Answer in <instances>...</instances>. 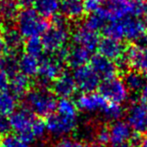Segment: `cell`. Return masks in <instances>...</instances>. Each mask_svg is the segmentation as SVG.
Wrapping results in <instances>:
<instances>
[{"label":"cell","mask_w":147,"mask_h":147,"mask_svg":"<svg viewBox=\"0 0 147 147\" xmlns=\"http://www.w3.org/2000/svg\"><path fill=\"white\" fill-rule=\"evenodd\" d=\"M62 62L53 55V57H44L40 59L38 72V86L41 88H47L50 83H53L61 75Z\"/></svg>","instance_id":"obj_8"},{"label":"cell","mask_w":147,"mask_h":147,"mask_svg":"<svg viewBox=\"0 0 147 147\" xmlns=\"http://www.w3.org/2000/svg\"><path fill=\"white\" fill-rule=\"evenodd\" d=\"M95 140L97 143L104 144L106 145L109 142V130L105 126H101V127L97 128L96 133H95Z\"/></svg>","instance_id":"obj_33"},{"label":"cell","mask_w":147,"mask_h":147,"mask_svg":"<svg viewBox=\"0 0 147 147\" xmlns=\"http://www.w3.org/2000/svg\"><path fill=\"white\" fill-rule=\"evenodd\" d=\"M46 125H45V122L41 121V120L36 119L32 126V133L34 136L35 140L37 139H42L44 137L45 133H46Z\"/></svg>","instance_id":"obj_32"},{"label":"cell","mask_w":147,"mask_h":147,"mask_svg":"<svg viewBox=\"0 0 147 147\" xmlns=\"http://www.w3.org/2000/svg\"><path fill=\"white\" fill-rule=\"evenodd\" d=\"M132 1L135 2V3H144L145 0H132Z\"/></svg>","instance_id":"obj_45"},{"label":"cell","mask_w":147,"mask_h":147,"mask_svg":"<svg viewBox=\"0 0 147 147\" xmlns=\"http://www.w3.org/2000/svg\"><path fill=\"white\" fill-rule=\"evenodd\" d=\"M36 118L34 114L25 107L15 110L9 117L11 130L30 144L35 141L32 133V126Z\"/></svg>","instance_id":"obj_6"},{"label":"cell","mask_w":147,"mask_h":147,"mask_svg":"<svg viewBox=\"0 0 147 147\" xmlns=\"http://www.w3.org/2000/svg\"><path fill=\"white\" fill-rule=\"evenodd\" d=\"M77 1H81V0H77Z\"/></svg>","instance_id":"obj_48"},{"label":"cell","mask_w":147,"mask_h":147,"mask_svg":"<svg viewBox=\"0 0 147 147\" xmlns=\"http://www.w3.org/2000/svg\"><path fill=\"white\" fill-rule=\"evenodd\" d=\"M125 55L132 69L147 75V45L127 46Z\"/></svg>","instance_id":"obj_16"},{"label":"cell","mask_w":147,"mask_h":147,"mask_svg":"<svg viewBox=\"0 0 147 147\" xmlns=\"http://www.w3.org/2000/svg\"><path fill=\"white\" fill-rule=\"evenodd\" d=\"M109 102L100 93H83L76 100V106L86 113H100L102 115Z\"/></svg>","instance_id":"obj_10"},{"label":"cell","mask_w":147,"mask_h":147,"mask_svg":"<svg viewBox=\"0 0 147 147\" xmlns=\"http://www.w3.org/2000/svg\"><path fill=\"white\" fill-rule=\"evenodd\" d=\"M5 44H4L3 36H2V30H0V55L5 51Z\"/></svg>","instance_id":"obj_39"},{"label":"cell","mask_w":147,"mask_h":147,"mask_svg":"<svg viewBox=\"0 0 147 147\" xmlns=\"http://www.w3.org/2000/svg\"><path fill=\"white\" fill-rule=\"evenodd\" d=\"M52 18V24L43 34L41 39L45 51L55 53L66 46L70 38V29L67 20L63 15H55Z\"/></svg>","instance_id":"obj_4"},{"label":"cell","mask_w":147,"mask_h":147,"mask_svg":"<svg viewBox=\"0 0 147 147\" xmlns=\"http://www.w3.org/2000/svg\"><path fill=\"white\" fill-rule=\"evenodd\" d=\"M73 78L77 89L83 93H93L99 89L100 78L90 66H83L73 72Z\"/></svg>","instance_id":"obj_9"},{"label":"cell","mask_w":147,"mask_h":147,"mask_svg":"<svg viewBox=\"0 0 147 147\" xmlns=\"http://www.w3.org/2000/svg\"><path fill=\"white\" fill-rule=\"evenodd\" d=\"M140 95V101L144 104H147V84L144 86V88L139 93Z\"/></svg>","instance_id":"obj_38"},{"label":"cell","mask_w":147,"mask_h":147,"mask_svg":"<svg viewBox=\"0 0 147 147\" xmlns=\"http://www.w3.org/2000/svg\"><path fill=\"white\" fill-rule=\"evenodd\" d=\"M90 67L103 81L109 80L116 77L118 69L116 64L111 59L101 55H95L90 59Z\"/></svg>","instance_id":"obj_13"},{"label":"cell","mask_w":147,"mask_h":147,"mask_svg":"<svg viewBox=\"0 0 147 147\" xmlns=\"http://www.w3.org/2000/svg\"><path fill=\"white\" fill-rule=\"evenodd\" d=\"M139 147H147V135L141 138V142H140Z\"/></svg>","instance_id":"obj_40"},{"label":"cell","mask_w":147,"mask_h":147,"mask_svg":"<svg viewBox=\"0 0 147 147\" xmlns=\"http://www.w3.org/2000/svg\"><path fill=\"white\" fill-rule=\"evenodd\" d=\"M126 1H127V0H108V3L109 4H120Z\"/></svg>","instance_id":"obj_41"},{"label":"cell","mask_w":147,"mask_h":147,"mask_svg":"<svg viewBox=\"0 0 147 147\" xmlns=\"http://www.w3.org/2000/svg\"><path fill=\"white\" fill-rule=\"evenodd\" d=\"M123 82L129 92L137 94L140 93L144 86L147 84V78L144 74L135 70H129L124 73Z\"/></svg>","instance_id":"obj_21"},{"label":"cell","mask_w":147,"mask_h":147,"mask_svg":"<svg viewBox=\"0 0 147 147\" xmlns=\"http://www.w3.org/2000/svg\"><path fill=\"white\" fill-rule=\"evenodd\" d=\"M30 81L29 78L21 73H17L12 76L9 80V92L13 94L14 96L23 97L27 94L30 90Z\"/></svg>","instance_id":"obj_24"},{"label":"cell","mask_w":147,"mask_h":147,"mask_svg":"<svg viewBox=\"0 0 147 147\" xmlns=\"http://www.w3.org/2000/svg\"><path fill=\"white\" fill-rule=\"evenodd\" d=\"M113 147H132V146L129 142H127V143H122V144H119V145L113 146Z\"/></svg>","instance_id":"obj_43"},{"label":"cell","mask_w":147,"mask_h":147,"mask_svg":"<svg viewBox=\"0 0 147 147\" xmlns=\"http://www.w3.org/2000/svg\"><path fill=\"white\" fill-rule=\"evenodd\" d=\"M89 147H106V145H104V144H100V143H92Z\"/></svg>","instance_id":"obj_44"},{"label":"cell","mask_w":147,"mask_h":147,"mask_svg":"<svg viewBox=\"0 0 147 147\" xmlns=\"http://www.w3.org/2000/svg\"><path fill=\"white\" fill-rule=\"evenodd\" d=\"M2 36H3L5 49L10 53H18L24 46V37L21 36L17 28L11 25H5L2 29Z\"/></svg>","instance_id":"obj_18"},{"label":"cell","mask_w":147,"mask_h":147,"mask_svg":"<svg viewBox=\"0 0 147 147\" xmlns=\"http://www.w3.org/2000/svg\"><path fill=\"white\" fill-rule=\"evenodd\" d=\"M18 3V5L23 7V9L26 8H32V6H34L35 0H16Z\"/></svg>","instance_id":"obj_37"},{"label":"cell","mask_w":147,"mask_h":147,"mask_svg":"<svg viewBox=\"0 0 147 147\" xmlns=\"http://www.w3.org/2000/svg\"><path fill=\"white\" fill-rule=\"evenodd\" d=\"M60 10L66 19H80L85 13L83 2L77 0H63Z\"/></svg>","instance_id":"obj_23"},{"label":"cell","mask_w":147,"mask_h":147,"mask_svg":"<svg viewBox=\"0 0 147 147\" xmlns=\"http://www.w3.org/2000/svg\"><path fill=\"white\" fill-rule=\"evenodd\" d=\"M0 147H31V145L30 143L24 141L18 135L8 134V135L2 137Z\"/></svg>","instance_id":"obj_31"},{"label":"cell","mask_w":147,"mask_h":147,"mask_svg":"<svg viewBox=\"0 0 147 147\" xmlns=\"http://www.w3.org/2000/svg\"><path fill=\"white\" fill-rule=\"evenodd\" d=\"M16 97L9 91L0 92V115L10 116L16 110Z\"/></svg>","instance_id":"obj_27"},{"label":"cell","mask_w":147,"mask_h":147,"mask_svg":"<svg viewBox=\"0 0 147 147\" xmlns=\"http://www.w3.org/2000/svg\"><path fill=\"white\" fill-rule=\"evenodd\" d=\"M55 147H85L81 142L72 140L69 138H62L56 143Z\"/></svg>","instance_id":"obj_35"},{"label":"cell","mask_w":147,"mask_h":147,"mask_svg":"<svg viewBox=\"0 0 147 147\" xmlns=\"http://www.w3.org/2000/svg\"><path fill=\"white\" fill-rule=\"evenodd\" d=\"M144 22H145L146 29H147V11H146V14H145V20H144ZM143 41H145V45H147V32H146V36H145V37H144Z\"/></svg>","instance_id":"obj_42"},{"label":"cell","mask_w":147,"mask_h":147,"mask_svg":"<svg viewBox=\"0 0 147 147\" xmlns=\"http://www.w3.org/2000/svg\"><path fill=\"white\" fill-rule=\"evenodd\" d=\"M94 1H96V2H98V3H100V4H102L103 2L105 1V0H94Z\"/></svg>","instance_id":"obj_46"},{"label":"cell","mask_w":147,"mask_h":147,"mask_svg":"<svg viewBox=\"0 0 147 147\" xmlns=\"http://www.w3.org/2000/svg\"><path fill=\"white\" fill-rule=\"evenodd\" d=\"M16 26L21 36L26 38L39 36L49 28V23L33 8L20 10L16 19Z\"/></svg>","instance_id":"obj_5"},{"label":"cell","mask_w":147,"mask_h":147,"mask_svg":"<svg viewBox=\"0 0 147 147\" xmlns=\"http://www.w3.org/2000/svg\"><path fill=\"white\" fill-rule=\"evenodd\" d=\"M76 84L73 75L63 72L52 83V93L60 99H69L76 92Z\"/></svg>","instance_id":"obj_14"},{"label":"cell","mask_w":147,"mask_h":147,"mask_svg":"<svg viewBox=\"0 0 147 147\" xmlns=\"http://www.w3.org/2000/svg\"><path fill=\"white\" fill-rule=\"evenodd\" d=\"M91 53L87 49L79 46V45H73L69 47L66 57V63L70 68H73L74 70L78 69L80 67L87 65L88 62L91 59Z\"/></svg>","instance_id":"obj_20"},{"label":"cell","mask_w":147,"mask_h":147,"mask_svg":"<svg viewBox=\"0 0 147 147\" xmlns=\"http://www.w3.org/2000/svg\"><path fill=\"white\" fill-rule=\"evenodd\" d=\"M111 21V15L106 6H101L95 12L90 13L85 20L84 25L94 31L102 29Z\"/></svg>","instance_id":"obj_19"},{"label":"cell","mask_w":147,"mask_h":147,"mask_svg":"<svg viewBox=\"0 0 147 147\" xmlns=\"http://www.w3.org/2000/svg\"><path fill=\"white\" fill-rule=\"evenodd\" d=\"M102 31L107 37L118 40L126 39L131 42H136L143 40L147 29L143 20L136 16H127L110 21L103 28Z\"/></svg>","instance_id":"obj_2"},{"label":"cell","mask_w":147,"mask_h":147,"mask_svg":"<svg viewBox=\"0 0 147 147\" xmlns=\"http://www.w3.org/2000/svg\"><path fill=\"white\" fill-rule=\"evenodd\" d=\"M24 51H25V53L31 55V57H37V59L41 57L43 51H45L42 39L39 36H33L27 38V40L24 42Z\"/></svg>","instance_id":"obj_28"},{"label":"cell","mask_w":147,"mask_h":147,"mask_svg":"<svg viewBox=\"0 0 147 147\" xmlns=\"http://www.w3.org/2000/svg\"><path fill=\"white\" fill-rule=\"evenodd\" d=\"M61 0H35L34 9L44 18L54 17L60 10Z\"/></svg>","instance_id":"obj_26"},{"label":"cell","mask_w":147,"mask_h":147,"mask_svg":"<svg viewBox=\"0 0 147 147\" xmlns=\"http://www.w3.org/2000/svg\"><path fill=\"white\" fill-rule=\"evenodd\" d=\"M109 130V142L112 146H116L122 143H127L133 136V130L129 124L122 120L112 122Z\"/></svg>","instance_id":"obj_17"},{"label":"cell","mask_w":147,"mask_h":147,"mask_svg":"<svg viewBox=\"0 0 147 147\" xmlns=\"http://www.w3.org/2000/svg\"><path fill=\"white\" fill-rule=\"evenodd\" d=\"M99 93L108 102L119 105L125 103L129 97V91L126 88L123 80L116 77L103 81L99 86Z\"/></svg>","instance_id":"obj_7"},{"label":"cell","mask_w":147,"mask_h":147,"mask_svg":"<svg viewBox=\"0 0 147 147\" xmlns=\"http://www.w3.org/2000/svg\"><path fill=\"white\" fill-rule=\"evenodd\" d=\"M0 70L3 71L8 77L11 78L12 76L19 73V66H18V59L15 53H10L2 57Z\"/></svg>","instance_id":"obj_29"},{"label":"cell","mask_w":147,"mask_h":147,"mask_svg":"<svg viewBox=\"0 0 147 147\" xmlns=\"http://www.w3.org/2000/svg\"><path fill=\"white\" fill-rule=\"evenodd\" d=\"M18 66H19V73L25 75L28 78L35 77L38 75L40 59L24 53L18 59Z\"/></svg>","instance_id":"obj_25"},{"label":"cell","mask_w":147,"mask_h":147,"mask_svg":"<svg viewBox=\"0 0 147 147\" xmlns=\"http://www.w3.org/2000/svg\"><path fill=\"white\" fill-rule=\"evenodd\" d=\"M126 47L127 46L121 40L104 36L102 39H100L97 51H99V55L114 62L123 55Z\"/></svg>","instance_id":"obj_15"},{"label":"cell","mask_w":147,"mask_h":147,"mask_svg":"<svg viewBox=\"0 0 147 147\" xmlns=\"http://www.w3.org/2000/svg\"><path fill=\"white\" fill-rule=\"evenodd\" d=\"M19 7L16 0H0V20L5 25H10L16 21L20 12Z\"/></svg>","instance_id":"obj_22"},{"label":"cell","mask_w":147,"mask_h":147,"mask_svg":"<svg viewBox=\"0 0 147 147\" xmlns=\"http://www.w3.org/2000/svg\"><path fill=\"white\" fill-rule=\"evenodd\" d=\"M1 61H2V57H1V55H0V65H1Z\"/></svg>","instance_id":"obj_47"},{"label":"cell","mask_w":147,"mask_h":147,"mask_svg":"<svg viewBox=\"0 0 147 147\" xmlns=\"http://www.w3.org/2000/svg\"><path fill=\"white\" fill-rule=\"evenodd\" d=\"M10 130H11V126H10L9 118L0 115V136L4 137L8 135Z\"/></svg>","instance_id":"obj_34"},{"label":"cell","mask_w":147,"mask_h":147,"mask_svg":"<svg viewBox=\"0 0 147 147\" xmlns=\"http://www.w3.org/2000/svg\"><path fill=\"white\" fill-rule=\"evenodd\" d=\"M71 37L75 45H79V46L87 49L91 53L98 49L99 42H100V36H99L98 32L89 29L85 25L76 28L72 32Z\"/></svg>","instance_id":"obj_12"},{"label":"cell","mask_w":147,"mask_h":147,"mask_svg":"<svg viewBox=\"0 0 147 147\" xmlns=\"http://www.w3.org/2000/svg\"><path fill=\"white\" fill-rule=\"evenodd\" d=\"M56 110L46 118V129L54 137H64L77 126V106L70 99H60Z\"/></svg>","instance_id":"obj_1"},{"label":"cell","mask_w":147,"mask_h":147,"mask_svg":"<svg viewBox=\"0 0 147 147\" xmlns=\"http://www.w3.org/2000/svg\"><path fill=\"white\" fill-rule=\"evenodd\" d=\"M124 115V109L121 105L114 104V103L109 102L107 108L105 109L104 113L102 114L103 118L107 121L115 122L120 120V118Z\"/></svg>","instance_id":"obj_30"},{"label":"cell","mask_w":147,"mask_h":147,"mask_svg":"<svg viewBox=\"0 0 147 147\" xmlns=\"http://www.w3.org/2000/svg\"><path fill=\"white\" fill-rule=\"evenodd\" d=\"M8 88H9V77L0 70V92L7 91Z\"/></svg>","instance_id":"obj_36"},{"label":"cell","mask_w":147,"mask_h":147,"mask_svg":"<svg viewBox=\"0 0 147 147\" xmlns=\"http://www.w3.org/2000/svg\"><path fill=\"white\" fill-rule=\"evenodd\" d=\"M56 96L47 88L37 87L29 90L24 96L25 108L34 115L40 117H48L57 108Z\"/></svg>","instance_id":"obj_3"},{"label":"cell","mask_w":147,"mask_h":147,"mask_svg":"<svg viewBox=\"0 0 147 147\" xmlns=\"http://www.w3.org/2000/svg\"><path fill=\"white\" fill-rule=\"evenodd\" d=\"M127 123L136 133L147 132V104L133 103L127 112Z\"/></svg>","instance_id":"obj_11"}]
</instances>
